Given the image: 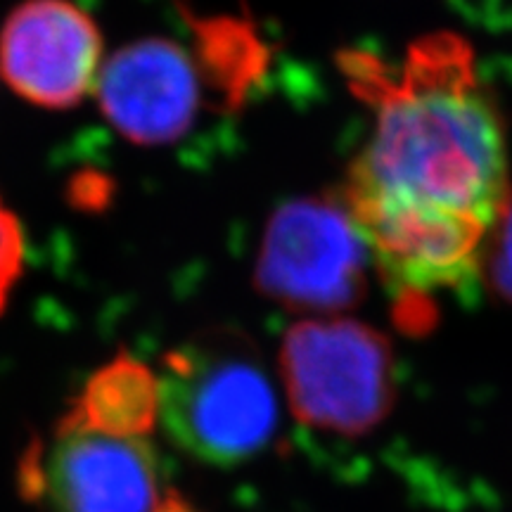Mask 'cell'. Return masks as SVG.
<instances>
[{"mask_svg": "<svg viewBox=\"0 0 512 512\" xmlns=\"http://www.w3.org/2000/svg\"><path fill=\"white\" fill-rule=\"evenodd\" d=\"M482 283L505 304H512V204L491 233L484 254Z\"/></svg>", "mask_w": 512, "mask_h": 512, "instance_id": "8fae6325", "label": "cell"}, {"mask_svg": "<svg viewBox=\"0 0 512 512\" xmlns=\"http://www.w3.org/2000/svg\"><path fill=\"white\" fill-rule=\"evenodd\" d=\"M278 370L287 403L304 427L366 437L399 399L392 342L354 318H306L285 332Z\"/></svg>", "mask_w": 512, "mask_h": 512, "instance_id": "3957f363", "label": "cell"}, {"mask_svg": "<svg viewBox=\"0 0 512 512\" xmlns=\"http://www.w3.org/2000/svg\"><path fill=\"white\" fill-rule=\"evenodd\" d=\"M95 95L107 124L140 147L178 143L204 105L190 50L164 36L121 46L102 64Z\"/></svg>", "mask_w": 512, "mask_h": 512, "instance_id": "52a82bcc", "label": "cell"}, {"mask_svg": "<svg viewBox=\"0 0 512 512\" xmlns=\"http://www.w3.org/2000/svg\"><path fill=\"white\" fill-rule=\"evenodd\" d=\"M159 422L185 456L211 467L259 458L278 432V394L259 349L238 328H209L166 351Z\"/></svg>", "mask_w": 512, "mask_h": 512, "instance_id": "7a4b0ae2", "label": "cell"}, {"mask_svg": "<svg viewBox=\"0 0 512 512\" xmlns=\"http://www.w3.org/2000/svg\"><path fill=\"white\" fill-rule=\"evenodd\" d=\"M24 228L17 214L0 197V316L8 309L12 292L24 271Z\"/></svg>", "mask_w": 512, "mask_h": 512, "instance_id": "30bf717a", "label": "cell"}, {"mask_svg": "<svg viewBox=\"0 0 512 512\" xmlns=\"http://www.w3.org/2000/svg\"><path fill=\"white\" fill-rule=\"evenodd\" d=\"M351 91L373 110V131L347 171L344 207L413 332L434 294L482 283L491 233L510 207L501 112L467 41L418 38L399 62L342 53Z\"/></svg>", "mask_w": 512, "mask_h": 512, "instance_id": "6da1fadb", "label": "cell"}, {"mask_svg": "<svg viewBox=\"0 0 512 512\" xmlns=\"http://www.w3.org/2000/svg\"><path fill=\"white\" fill-rule=\"evenodd\" d=\"M102 64L98 22L72 0H22L0 29V74L41 110L81 105L98 88Z\"/></svg>", "mask_w": 512, "mask_h": 512, "instance_id": "8992f818", "label": "cell"}, {"mask_svg": "<svg viewBox=\"0 0 512 512\" xmlns=\"http://www.w3.org/2000/svg\"><path fill=\"white\" fill-rule=\"evenodd\" d=\"M181 10L192 36L188 50L204 93H209L214 107L223 112L240 110L266 74V43L245 17L197 15L183 3Z\"/></svg>", "mask_w": 512, "mask_h": 512, "instance_id": "9c48e42d", "label": "cell"}, {"mask_svg": "<svg viewBox=\"0 0 512 512\" xmlns=\"http://www.w3.org/2000/svg\"><path fill=\"white\" fill-rule=\"evenodd\" d=\"M19 494L50 512H162L164 486L150 439L86 430L67 415L19 458Z\"/></svg>", "mask_w": 512, "mask_h": 512, "instance_id": "5b68a950", "label": "cell"}, {"mask_svg": "<svg viewBox=\"0 0 512 512\" xmlns=\"http://www.w3.org/2000/svg\"><path fill=\"white\" fill-rule=\"evenodd\" d=\"M64 415L107 437L150 439L159 422V377L145 361L119 351L83 382Z\"/></svg>", "mask_w": 512, "mask_h": 512, "instance_id": "ba28073f", "label": "cell"}, {"mask_svg": "<svg viewBox=\"0 0 512 512\" xmlns=\"http://www.w3.org/2000/svg\"><path fill=\"white\" fill-rule=\"evenodd\" d=\"M373 261L361 230L332 197H297L266 223L254 287L268 302L309 318H330L366 297Z\"/></svg>", "mask_w": 512, "mask_h": 512, "instance_id": "277c9868", "label": "cell"}]
</instances>
